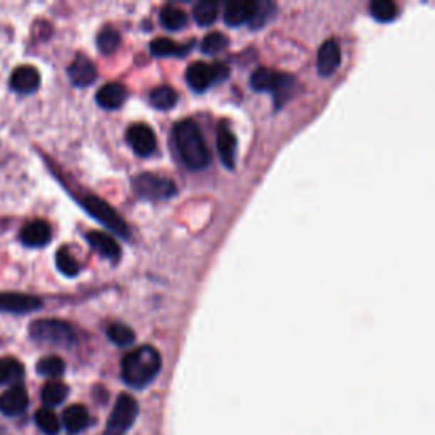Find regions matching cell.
Listing matches in <instances>:
<instances>
[{"mask_svg":"<svg viewBox=\"0 0 435 435\" xmlns=\"http://www.w3.org/2000/svg\"><path fill=\"white\" fill-rule=\"evenodd\" d=\"M272 9H274L272 4H269V2H257L255 14H254V17H252L250 24L254 26V28H260V26L265 22V19H267V17L270 16Z\"/></svg>","mask_w":435,"mask_h":435,"instance_id":"34","label":"cell"},{"mask_svg":"<svg viewBox=\"0 0 435 435\" xmlns=\"http://www.w3.org/2000/svg\"><path fill=\"white\" fill-rule=\"evenodd\" d=\"M250 86L254 91L274 92V96H276L277 108H281L284 102L290 99L292 91H295L296 80L292 78L291 75L279 73V72H276V70L262 66V68H257L255 72L252 73Z\"/></svg>","mask_w":435,"mask_h":435,"instance_id":"4","label":"cell"},{"mask_svg":"<svg viewBox=\"0 0 435 435\" xmlns=\"http://www.w3.org/2000/svg\"><path fill=\"white\" fill-rule=\"evenodd\" d=\"M31 339L38 344L53 345V347L68 349L75 344V332L66 322L61 319H36L31 323Z\"/></svg>","mask_w":435,"mask_h":435,"instance_id":"3","label":"cell"},{"mask_svg":"<svg viewBox=\"0 0 435 435\" xmlns=\"http://www.w3.org/2000/svg\"><path fill=\"white\" fill-rule=\"evenodd\" d=\"M87 242L91 243V247L94 248L96 252H99L101 255H104L106 259H118L119 254H121L116 240H114L108 233L91 232L87 235Z\"/></svg>","mask_w":435,"mask_h":435,"instance_id":"20","label":"cell"},{"mask_svg":"<svg viewBox=\"0 0 435 435\" xmlns=\"http://www.w3.org/2000/svg\"><path fill=\"white\" fill-rule=\"evenodd\" d=\"M108 337L111 342L119 345V347H126V345H131L135 342V332L131 330L130 327L121 325V323H114L108 328Z\"/></svg>","mask_w":435,"mask_h":435,"instance_id":"32","label":"cell"},{"mask_svg":"<svg viewBox=\"0 0 435 435\" xmlns=\"http://www.w3.org/2000/svg\"><path fill=\"white\" fill-rule=\"evenodd\" d=\"M226 48H228V38L223 33H210L208 36H204L201 43V50L206 55H218Z\"/></svg>","mask_w":435,"mask_h":435,"instance_id":"33","label":"cell"},{"mask_svg":"<svg viewBox=\"0 0 435 435\" xmlns=\"http://www.w3.org/2000/svg\"><path fill=\"white\" fill-rule=\"evenodd\" d=\"M21 240L26 247H44L46 243H50L51 240V226L43 220L29 221V223L22 228Z\"/></svg>","mask_w":435,"mask_h":435,"instance_id":"14","label":"cell"},{"mask_svg":"<svg viewBox=\"0 0 435 435\" xmlns=\"http://www.w3.org/2000/svg\"><path fill=\"white\" fill-rule=\"evenodd\" d=\"M160 21H162L163 28L177 31L188 24V16H185V12L179 7L165 6L162 9V12H160Z\"/></svg>","mask_w":435,"mask_h":435,"instance_id":"25","label":"cell"},{"mask_svg":"<svg viewBox=\"0 0 435 435\" xmlns=\"http://www.w3.org/2000/svg\"><path fill=\"white\" fill-rule=\"evenodd\" d=\"M29 405L28 392L19 384L9 388L6 393L0 394V411L7 416H17L26 411Z\"/></svg>","mask_w":435,"mask_h":435,"instance_id":"11","label":"cell"},{"mask_svg":"<svg viewBox=\"0 0 435 435\" xmlns=\"http://www.w3.org/2000/svg\"><path fill=\"white\" fill-rule=\"evenodd\" d=\"M218 7L216 0H201L194 6V19L201 26L213 24L218 17Z\"/></svg>","mask_w":435,"mask_h":435,"instance_id":"26","label":"cell"},{"mask_svg":"<svg viewBox=\"0 0 435 435\" xmlns=\"http://www.w3.org/2000/svg\"><path fill=\"white\" fill-rule=\"evenodd\" d=\"M371 14L381 22H389L398 17V6L392 0H372Z\"/></svg>","mask_w":435,"mask_h":435,"instance_id":"28","label":"cell"},{"mask_svg":"<svg viewBox=\"0 0 435 435\" xmlns=\"http://www.w3.org/2000/svg\"><path fill=\"white\" fill-rule=\"evenodd\" d=\"M150 102H152V106L155 109L168 111L175 106L177 94L172 87L160 86L150 92Z\"/></svg>","mask_w":435,"mask_h":435,"instance_id":"23","label":"cell"},{"mask_svg":"<svg viewBox=\"0 0 435 435\" xmlns=\"http://www.w3.org/2000/svg\"><path fill=\"white\" fill-rule=\"evenodd\" d=\"M83 208L91 213L92 216L97 218L102 225L108 226L111 232L121 235V237H128L130 235V228L124 223V220L118 215L114 208H111L104 199L97 196H87L83 199Z\"/></svg>","mask_w":435,"mask_h":435,"instance_id":"8","label":"cell"},{"mask_svg":"<svg viewBox=\"0 0 435 435\" xmlns=\"http://www.w3.org/2000/svg\"><path fill=\"white\" fill-rule=\"evenodd\" d=\"M119 43H121V38H119V33L113 28H104L97 34V46L99 50L104 53V55H111L119 48Z\"/></svg>","mask_w":435,"mask_h":435,"instance_id":"30","label":"cell"},{"mask_svg":"<svg viewBox=\"0 0 435 435\" xmlns=\"http://www.w3.org/2000/svg\"><path fill=\"white\" fill-rule=\"evenodd\" d=\"M56 267H58L61 274H65L68 277H75L80 272V265L73 259V255L70 254L68 248H60L56 252Z\"/></svg>","mask_w":435,"mask_h":435,"instance_id":"31","label":"cell"},{"mask_svg":"<svg viewBox=\"0 0 435 435\" xmlns=\"http://www.w3.org/2000/svg\"><path fill=\"white\" fill-rule=\"evenodd\" d=\"M34 420H36V425L43 434L58 435L60 420H58V416L53 414L50 408H41V410H38Z\"/></svg>","mask_w":435,"mask_h":435,"instance_id":"27","label":"cell"},{"mask_svg":"<svg viewBox=\"0 0 435 435\" xmlns=\"http://www.w3.org/2000/svg\"><path fill=\"white\" fill-rule=\"evenodd\" d=\"M24 374V367L12 357L0 359V384L17 383Z\"/></svg>","mask_w":435,"mask_h":435,"instance_id":"24","label":"cell"},{"mask_svg":"<svg viewBox=\"0 0 435 435\" xmlns=\"http://www.w3.org/2000/svg\"><path fill=\"white\" fill-rule=\"evenodd\" d=\"M257 2L254 0H232L225 7V21L230 26H242L250 22L255 14Z\"/></svg>","mask_w":435,"mask_h":435,"instance_id":"16","label":"cell"},{"mask_svg":"<svg viewBox=\"0 0 435 435\" xmlns=\"http://www.w3.org/2000/svg\"><path fill=\"white\" fill-rule=\"evenodd\" d=\"M128 143L140 157H150L157 150V136L146 124H133L128 130Z\"/></svg>","mask_w":435,"mask_h":435,"instance_id":"10","label":"cell"},{"mask_svg":"<svg viewBox=\"0 0 435 435\" xmlns=\"http://www.w3.org/2000/svg\"><path fill=\"white\" fill-rule=\"evenodd\" d=\"M190 48H193V43L175 44L168 38H157L150 44V51H152L155 56H185Z\"/></svg>","mask_w":435,"mask_h":435,"instance_id":"21","label":"cell"},{"mask_svg":"<svg viewBox=\"0 0 435 435\" xmlns=\"http://www.w3.org/2000/svg\"><path fill=\"white\" fill-rule=\"evenodd\" d=\"M216 146L225 167L233 168L235 162H237V138H235L232 130H230L226 124H220V126H218Z\"/></svg>","mask_w":435,"mask_h":435,"instance_id":"13","label":"cell"},{"mask_svg":"<svg viewBox=\"0 0 435 435\" xmlns=\"http://www.w3.org/2000/svg\"><path fill=\"white\" fill-rule=\"evenodd\" d=\"M160 367H162V357L158 350L150 345H141L123 359L121 374L128 386L143 389L157 377Z\"/></svg>","mask_w":435,"mask_h":435,"instance_id":"1","label":"cell"},{"mask_svg":"<svg viewBox=\"0 0 435 435\" xmlns=\"http://www.w3.org/2000/svg\"><path fill=\"white\" fill-rule=\"evenodd\" d=\"M126 96V87L118 82H111L99 88V92H97V102H99V106H102L104 109H118L119 106L124 104Z\"/></svg>","mask_w":435,"mask_h":435,"instance_id":"18","label":"cell"},{"mask_svg":"<svg viewBox=\"0 0 435 435\" xmlns=\"http://www.w3.org/2000/svg\"><path fill=\"white\" fill-rule=\"evenodd\" d=\"M43 308V301L36 296L19 292H0V312L26 314Z\"/></svg>","mask_w":435,"mask_h":435,"instance_id":"9","label":"cell"},{"mask_svg":"<svg viewBox=\"0 0 435 435\" xmlns=\"http://www.w3.org/2000/svg\"><path fill=\"white\" fill-rule=\"evenodd\" d=\"M39 82H41L39 72L31 65L17 66L11 75V88L19 92V94H33V92H36Z\"/></svg>","mask_w":435,"mask_h":435,"instance_id":"12","label":"cell"},{"mask_svg":"<svg viewBox=\"0 0 435 435\" xmlns=\"http://www.w3.org/2000/svg\"><path fill=\"white\" fill-rule=\"evenodd\" d=\"M174 140L180 158L190 170H203L210 165L211 153L198 123L184 119L174 126Z\"/></svg>","mask_w":435,"mask_h":435,"instance_id":"2","label":"cell"},{"mask_svg":"<svg viewBox=\"0 0 435 435\" xmlns=\"http://www.w3.org/2000/svg\"><path fill=\"white\" fill-rule=\"evenodd\" d=\"M38 374L44 377H60L65 372V362L58 356H48L43 357L36 366Z\"/></svg>","mask_w":435,"mask_h":435,"instance_id":"29","label":"cell"},{"mask_svg":"<svg viewBox=\"0 0 435 435\" xmlns=\"http://www.w3.org/2000/svg\"><path fill=\"white\" fill-rule=\"evenodd\" d=\"M133 190L141 199L148 201H162L177 194L175 184L167 177L155 174H140L133 179Z\"/></svg>","mask_w":435,"mask_h":435,"instance_id":"7","label":"cell"},{"mask_svg":"<svg viewBox=\"0 0 435 435\" xmlns=\"http://www.w3.org/2000/svg\"><path fill=\"white\" fill-rule=\"evenodd\" d=\"M230 68L225 63H204V61H194L189 65L185 72V80L189 87L196 92H204L215 82H223L228 78Z\"/></svg>","mask_w":435,"mask_h":435,"instance_id":"5","label":"cell"},{"mask_svg":"<svg viewBox=\"0 0 435 435\" xmlns=\"http://www.w3.org/2000/svg\"><path fill=\"white\" fill-rule=\"evenodd\" d=\"M91 424V415H88L87 408L82 405H72L65 410L63 414V427L70 434H78L86 430Z\"/></svg>","mask_w":435,"mask_h":435,"instance_id":"19","label":"cell"},{"mask_svg":"<svg viewBox=\"0 0 435 435\" xmlns=\"http://www.w3.org/2000/svg\"><path fill=\"white\" fill-rule=\"evenodd\" d=\"M68 396V388L60 381H50L44 384L41 392V399L46 406H58Z\"/></svg>","mask_w":435,"mask_h":435,"instance_id":"22","label":"cell"},{"mask_svg":"<svg viewBox=\"0 0 435 435\" xmlns=\"http://www.w3.org/2000/svg\"><path fill=\"white\" fill-rule=\"evenodd\" d=\"M138 403L131 394H119L116 405L113 408L104 435H124L133 427L138 416Z\"/></svg>","mask_w":435,"mask_h":435,"instance_id":"6","label":"cell"},{"mask_svg":"<svg viewBox=\"0 0 435 435\" xmlns=\"http://www.w3.org/2000/svg\"><path fill=\"white\" fill-rule=\"evenodd\" d=\"M342 61V51L340 46L337 44L335 39H327L325 43L322 44L318 51V72L323 77L327 75H332L339 68Z\"/></svg>","mask_w":435,"mask_h":435,"instance_id":"17","label":"cell"},{"mask_svg":"<svg viewBox=\"0 0 435 435\" xmlns=\"http://www.w3.org/2000/svg\"><path fill=\"white\" fill-rule=\"evenodd\" d=\"M68 77L77 87H88L96 82L97 68L87 56L78 55L68 66Z\"/></svg>","mask_w":435,"mask_h":435,"instance_id":"15","label":"cell"}]
</instances>
